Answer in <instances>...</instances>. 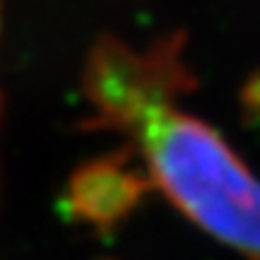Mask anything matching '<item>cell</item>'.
Returning a JSON list of instances; mask_svg holds the SVG:
<instances>
[{
    "mask_svg": "<svg viewBox=\"0 0 260 260\" xmlns=\"http://www.w3.org/2000/svg\"><path fill=\"white\" fill-rule=\"evenodd\" d=\"M188 84L174 41L147 53L106 41L87 70L99 121L130 135L154 188L195 226L260 260V178L178 104Z\"/></svg>",
    "mask_w": 260,
    "mask_h": 260,
    "instance_id": "6da1fadb",
    "label": "cell"
}]
</instances>
